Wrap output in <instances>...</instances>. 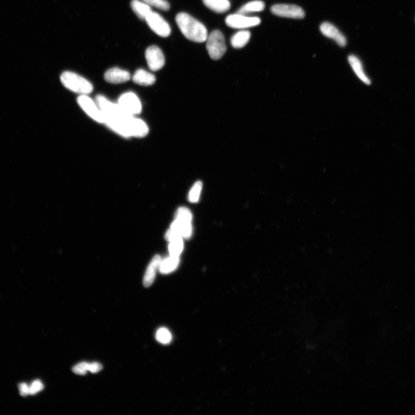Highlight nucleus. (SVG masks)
Masks as SVG:
<instances>
[{
	"label": "nucleus",
	"mask_w": 415,
	"mask_h": 415,
	"mask_svg": "<svg viewBox=\"0 0 415 415\" xmlns=\"http://www.w3.org/2000/svg\"><path fill=\"white\" fill-rule=\"evenodd\" d=\"M132 79L137 84L143 85V86H149L155 83L156 77L148 71L143 69H139L134 74Z\"/></svg>",
	"instance_id": "2eb2a0df"
},
{
	"label": "nucleus",
	"mask_w": 415,
	"mask_h": 415,
	"mask_svg": "<svg viewBox=\"0 0 415 415\" xmlns=\"http://www.w3.org/2000/svg\"><path fill=\"white\" fill-rule=\"evenodd\" d=\"M176 20L181 32L189 40L198 43L207 40V28L193 17L187 13L181 12L177 15Z\"/></svg>",
	"instance_id": "f257e3e1"
},
{
	"label": "nucleus",
	"mask_w": 415,
	"mask_h": 415,
	"mask_svg": "<svg viewBox=\"0 0 415 415\" xmlns=\"http://www.w3.org/2000/svg\"><path fill=\"white\" fill-rule=\"evenodd\" d=\"M104 77L105 80L109 83L119 84L129 80L130 74L128 71L115 67L109 69L106 71Z\"/></svg>",
	"instance_id": "9b49d317"
},
{
	"label": "nucleus",
	"mask_w": 415,
	"mask_h": 415,
	"mask_svg": "<svg viewBox=\"0 0 415 415\" xmlns=\"http://www.w3.org/2000/svg\"><path fill=\"white\" fill-rule=\"evenodd\" d=\"M348 61L353 70H354L355 73L357 75L360 79L366 84L369 85L371 84V81L366 76L364 71H363L362 64L359 58L354 56V55H351V56L348 57Z\"/></svg>",
	"instance_id": "f3484780"
},
{
	"label": "nucleus",
	"mask_w": 415,
	"mask_h": 415,
	"mask_svg": "<svg viewBox=\"0 0 415 415\" xmlns=\"http://www.w3.org/2000/svg\"><path fill=\"white\" fill-rule=\"evenodd\" d=\"M250 36H251V34L249 31H240L232 37L231 39L232 46L236 49L244 47L249 42Z\"/></svg>",
	"instance_id": "aec40b11"
},
{
	"label": "nucleus",
	"mask_w": 415,
	"mask_h": 415,
	"mask_svg": "<svg viewBox=\"0 0 415 415\" xmlns=\"http://www.w3.org/2000/svg\"><path fill=\"white\" fill-rule=\"evenodd\" d=\"M191 221L190 219L176 218L170 228L179 232L183 238L189 239L192 235Z\"/></svg>",
	"instance_id": "f8f14e48"
},
{
	"label": "nucleus",
	"mask_w": 415,
	"mask_h": 415,
	"mask_svg": "<svg viewBox=\"0 0 415 415\" xmlns=\"http://www.w3.org/2000/svg\"><path fill=\"white\" fill-rule=\"evenodd\" d=\"M178 238H183V236L181 235L179 232L171 228L167 231L165 235L166 239L169 242Z\"/></svg>",
	"instance_id": "cd10ccee"
},
{
	"label": "nucleus",
	"mask_w": 415,
	"mask_h": 415,
	"mask_svg": "<svg viewBox=\"0 0 415 415\" xmlns=\"http://www.w3.org/2000/svg\"><path fill=\"white\" fill-rule=\"evenodd\" d=\"M180 264V257L170 256L162 260L159 266V271L162 274H169L176 270Z\"/></svg>",
	"instance_id": "6ab92c4d"
},
{
	"label": "nucleus",
	"mask_w": 415,
	"mask_h": 415,
	"mask_svg": "<svg viewBox=\"0 0 415 415\" xmlns=\"http://www.w3.org/2000/svg\"><path fill=\"white\" fill-rule=\"evenodd\" d=\"M265 3L260 0L250 1L242 6L237 11V13L241 15H246L248 13L261 12L265 8Z\"/></svg>",
	"instance_id": "412c9836"
},
{
	"label": "nucleus",
	"mask_w": 415,
	"mask_h": 415,
	"mask_svg": "<svg viewBox=\"0 0 415 415\" xmlns=\"http://www.w3.org/2000/svg\"><path fill=\"white\" fill-rule=\"evenodd\" d=\"M270 11L274 15L283 18L302 19L305 16L303 9L296 5L276 4L271 7Z\"/></svg>",
	"instance_id": "6e6552de"
},
{
	"label": "nucleus",
	"mask_w": 415,
	"mask_h": 415,
	"mask_svg": "<svg viewBox=\"0 0 415 415\" xmlns=\"http://www.w3.org/2000/svg\"><path fill=\"white\" fill-rule=\"evenodd\" d=\"M146 58L150 70L157 71L165 64V58L162 50L157 46H151L146 51Z\"/></svg>",
	"instance_id": "1a4fd4ad"
},
{
	"label": "nucleus",
	"mask_w": 415,
	"mask_h": 415,
	"mask_svg": "<svg viewBox=\"0 0 415 415\" xmlns=\"http://www.w3.org/2000/svg\"><path fill=\"white\" fill-rule=\"evenodd\" d=\"M20 394L22 396H26L30 394V387L26 383H23L19 385Z\"/></svg>",
	"instance_id": "c756f323"
},
{
	"label": "nucleus",
	"mask_w": 415,
	"mask_h": 415,
	"mask_svg": "<svg viewBox=\"0 0 415 415\" xmlns=\"http://www.w3.org/2000/svg\"><path fill=\"white\" fill-rule=\"evenodd\" d=\"M43 388L44 386L42 382L40 381L39 380H35L30 387V394L34 395V394L42 391Z\"/></svg>",
	"instance_id": "bb28decb"
},
{
	"label": "nucleus",
	"mask_w": 415,
	"mask_h": 415,
	"mask_svg": "<svg viewBox=\"0 0 415 415\" xmlns=\"http://www.w3.org/2000/svg\"><path fill=\"white\" fill-rule=\"evenodd\" d=\"M141 1L150 6H154L163 11H168L170 8V4L166 0H141Z\"/></svg>",
	"instance_id": "393cba45"
},
{
	"label": "nucleus",
	"mask_w": 415,
	"mask_h": 415,
	"mask_svg": "<svg viewBox=\"0 0 415 415\" xmlns=\"http://www.w3.org/2000/svg\"><path fill=\"white\" fill-rule=\"evenodd\" d=\"M103 367L100 363L97 362H94L89 363L88 372L92 373H97L102 370Z\"/></svg>",
	"instance_id": "c85d7f7f"
},
{
	"label": "nucleus",
	"mask_w": 415,
	"mask_h": 415,
	"mask_svg": "<svg viewBox=\"0 0 415 415\" xmlns=\"http://www.w3.org/2000/svg\"><path fill=\"white\" fill-rule=\"evenodd\" d=\"M145 20L150 29L159 36L167 37L170 35L171 30L169 24L159 13L151 11Z\"/></svg>",
	"instance_id": "20e7f679"
},
{
	"label": "nucleus",
	"mask_w": 415,
	"mask_h": 415,
	"mask_svg": "<svg viewBox=\"0 0 415 415\" xmlns=\"http://www.w3.org/2000/svg\"><path fill=\"white\" fill-rule=\"evenodd\" d=\"M149 132V127L145 122L133 116L130 123V132L131 137H144L148 135Z\"/></svg>",
	"instance_id": "4468645a"
},
{
	"label": "nucleus",
	"mask_w": 415,
	"mask_h": 415,
	"mask_svg": "<svg viewBox=\"0 0 415 415\" xmlns=\"http://www.w3.org/2000/svg\"><path fill=\"white\" fill-rule=\"evenodd\" d=\"M203 2L209 9L219 13L227 12L231 7L228 0H203Z\"/></svg>",
	"instance_id": "a211bd4d"
},
{
	"label": "nucleus",
	"mask_w": 415,
	"mask_h": 415,
	"mask_svg": "<svg viewBox=\"0 0 415 415\" xmlns=\"http://www.w3.org/2000/svg\"><path fill=\"white\" fill-rule=\"evenodd\" d=\"M118 105L127 114L135 116L142 112V104L139 99L132 92H128L121 96L118 99Z\"/></svg>",
	"instance_id": "423d86ee"
},
{
	"label": "nucleus",
	"mask_w": 415,
	"mask_h": 415,
	"mask_svg": "<svg viewBox=\"0 0 415 415\" xmlns=\"http://www.w3.org/2000/svg\"><path fill=\"white\" fill-rule=\"evenodd\" d=\"M202 188V183L201 181H197L194 184L193 187H192L189 194V201L191 202H198Z\"/></svg>",
	"instance_id": "b1692460"
},
{
	"label": "nucleus",
	"mask_w": 415,
	"mask_h": 415,
	"mask_svg": "<svg viewBox=\"0 0 415 415\" xmlns=\"http://www.w3.org/2000/svg\"><path fill=\"white\" fill-rule=\"evenodd\" d=\"M130 6L137 16L142 20H145L147 16L152 11L150 6L141 0H132L130 2Z\"/></svg>",
	"instance_id": "dca6fc26"
},
{
	"label": "nucleus",
	"mask_w": 415,
	"mask_h": 415,
	"mask_svg": "<svg viewBox=\"0 0 415 415\" xmlns=\"http://www.w3.org/2000/svg\"><path fill=\"white\" fill-rule=\"evenodd\" d=\"M226 23L231 28L246 29L259 25L261 20L258 17H248L236 13L228 16Z\"/></svg>",
	"instance_id": "0eeeda50"
},
{
	"label": "nucleus",
	"mask_w": 415,
	"mask_h": 415,
	"mask_svg": "<svg viewBox=\"0 0 415 415\" xmlns=\"http://www.w3.org/2000/svg\"><path fill=\"white\" fill-rule=\"evenodd\" d=\"M61 81L68 90L81 95H87L93 91V86L90 81L72 72L66 71L62 74Z\"/></svg>",
	"instance_id": "f03ea898"
},
{
	"label": "nucleus",
	"mask_w": 415,
	"mask_h": 415,
	"mask_svg": "<svg viewBox=\"0 0 415 415\" xmlns=\"http://www.w3.org/2000/svg\"><path fill=\"white\" fill-rule=\"evenodd\" d=\"M77 102L81 108L92 119L99 123H104V115L96 102L92 101L87 95H82L78 98Z\"/></svg>",
	"instance_id": "39448f33"
},
{
	"label": "nucleus",
	"mask_w": 415,
	"mask_h": 415,
	"mask_svg": "<svg viewBox=\"0 0 415 415\" xmlns=\"http://www.w3.org/2000/svg\"><path fill=\"white\" fill-rule=\"evenodd\" d=\"M170 256L180 257L184 249L183 238L174 239L170 242L169 247Z\"/></svg>",
	"instance_id": "4be33fe9"
},
{
	"label": "nucleus",
	"mask_w": 415,
	"mask_h": 415,
	"mask_svg": "<svg viewBox=\"0 0 415 415\" xmlns=\"http://www.w3.org/2000/svg\"><path fill=\"white\" fill-rule=\"evenodd\" d=\"M88 366L87 362H81L75 366L73 370L76 375L83 376L88 372Z\"/></svg>",
	"instance_id": "a878e982"
},
{
	"label": "nucleus",
	"mask_w": 415,
	"mask_h": 415,
	"mask_svg": "<svg viewBox=\"0 0 415 415\" xmlns=\"http://www.w3.org/2000/svg\"><path fill=\"white\" fill-rule=\"evenodd\" d=\"M320 31L324 36L335 40L339 46L344 47L347 44V40L344 36L332 24L328 22L322 23L320 26Z\"/></svg>",
	"instance_id": "9d476101"
},
{
	"label": "nucleus",
	"mask_w": 415,
	"mask_h": 415,
	"mask_svg": "<svg viewBox=\"0 0 415 415\" xmlns=\"http://www.w3.org/2000/svg\"><path fill=\"white\" fill-rule=\"evenodd\" d=\"M207 49L212 59L218 60L224 56L227 47L224 34L220 31L214 30L208 36Z\"/></svg>",
	"instance_id": "7ed1b4c3"
},
{
	"label": "nucleus",
	"mask_w": 415,
	"mask_h": 415,
	"mask_svg": "<svg viewBox=\"0 0 415 415\" xmlns=\"http://www.w3.org/2000/svg\"><path fill=\"white\" fill-rule=\"evenodd\" d=\"M161 262H162L161 257L159 255H156L150 263L143 280L144 286L146 287H150L153 283L154 280L155 279L157 270L159 268Z\"/></svg>",
	"instance_id": "ddd939ff"
},
{
	"label": "nucleus",
	"mask_w": 415,
	"mask_h": 415,
	"mask_svg": "<svg viewBox=\"0 0 415 415\" xmlns=\"http://www.w3.org/2000/svg\"><path fill=\"white\" fill-rule=\"evenodd\" d=\"M172 335L167 328H161L157 330L156 334L157 341L161 344H169L172 340Z\"/></svg>",
	"instance_id": "5701e85b"
}]
</instances>
